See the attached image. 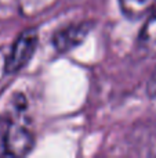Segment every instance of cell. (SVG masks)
<instances>
[{
    "label": "cell",
    "instance_id": "8992f818",
    "mask_svg": "<svg viewBox=\"0 0 156 158\" xmlns=\"http://www.w3.org/2000/svg\"><path fill=\"white\" fill-rule=\"evenodd\" d=\"M148 93L151 97H155L156 98V68L152 74L151 79H149V83H148Z\"/></svg>",
    "mask_w": 156,
    "mask_h": 158
},
{
    "label": "cell",
    "instance_id": "5b68a950",
    "mask_svg": "<svg viewBox=\"0 0 156 158\" xmlns=\"http://www.w3.org/2000/svg\"><path fill=\"white\" fill-rule=\"evenodd\" d=\"M119 6L127 18L138 19L149 14L156 6V0H119Z\"/></svg>",
    "mask_w": 156,
    "mask_h": 158
},
{
    "label": "cell",
    "instance_id": "3957f363",
    "mask_svg": "<svg viewBox=\"0 0 156 158\" xmlns=\"http://www.w3.org/2000/svg\"><path fill=\"white\" fill-rule=\"evenodd\" d=\"M91 28H93V24L86 21L68 25V27L60 29L53 36V44H54L55 50L61 53L73 50L75 47H77L84 42V39L90 33Z\"/></svg>",
    "mask_w": 156,
    "mask_h": 158
},
{
    "label": "cell",
    "instance_id": "7a4b0ae2",
    "mask_svg": "<svg viewBox=\"0 0 156 158\" xmlns=\"http://www.w3.org/2000/svg\"><path fill=\"white\" fill-rule=\"evenodd\" d=\"M37 43L39 36L35 29H28L22 32L13 43L10 54L6 60V72L17 74L22 68H25L29 64V61L32 60Z\"/></svg>",
    "mask_w": 156,
    "mask_h": 158
},
{
    "label": "cell",
    "instance_id": "277c9868",
    "mask_svg": "<svg viewBox=\"0 0 156 158\" xmlns=\"http://www.w3.org/2000/svg\"><path fill=\"white\" fill-rule=\"evenodd\" d=\"M135 47L141 57L156 58V6L146 14L145 24L138 33Z\"/></svg>",
    "mask_w": 156,
    "mask_h": 158
},
{
    "label": "cell",
    "instance_id": "6da1fadb",
    "mask_svg": "<svg viewBox=\"0 0 156 158\" xmlns=\"http://www.w3.org/2000/svg\"><path fill=\"white\" fill-rule=\"evenodd\" d=\"M33 135L29 128L11 119H0V154L25 156L32 150Z\"/></svg>",
    "mask_w": 156,
    "mask_h": 158
}]
</instances>
